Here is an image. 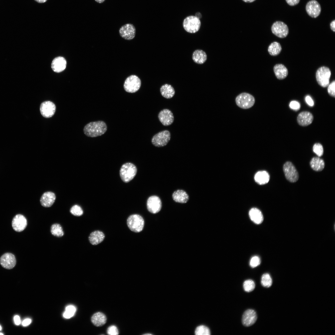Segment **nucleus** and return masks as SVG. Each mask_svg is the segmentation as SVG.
<instances>
[{"instance_id":"423d86ee","label":"nucleus","mask_w":335,"mask_h":335,"mask_svg":"<svg viewBox=\"0 0 335 335\" xmlns=\"http://www.w3.org/2000/svg\"><path fill=\"white\" fill-rule=\"evenodd\" d=\"M201 24L199 19L193 16H189L185 18L183 23V27L185 30L191 33H195L198 31L200 28Z\"/></svg>"},{"instance_id":"09e8293b","label":"nucleus","mask_w":335,"mask_h":335,"mask_svg":"<svg viewBox=\"0 0 335 335\" xmlns=\"http://www.w3.org/2000/svg\"><path fill=\"white\" fill-rule=\"evenodd\" d=\"M195 16L199 19L202 17V15L200 12H197L195 14Z\"/></svg>"},{"instance_id":"ddd939ff","label":"nucleus","mask_w":335,"mask_h":335,"mask_svg":"<svg viewBox=\"0 0 335 335\" xmlns=\"http://www.w3.org/2000/svg\"><path fill=\"white\" fill-rule=\"evenodd\" d=\"M306 10L310 16L316 18L320 15L321 9L320 5L317 1L311 0L307 3Z\"/></svg>"},{"instance_id":"6ab92c4d","label":"nucleus","mask_w":335,"mask_h":335,"mask_svg":"<svg viewBox=\"0 0 335 335\" xmlns=\"http://www.w3.org/2000/svg\"><path fill=\"white\" fill-rule=\"evenodd\" d=\"M313 116L309 112L304 111L300 113L297 118L298 124L302 126H307L311 124L313 120Z\"/></svg>"},{"instance_id":"c03bdc74","label":"nucleus","mask_w":335,"mask_h":335,"mask_svg":"<svg viewBox=\"0 0 335 335\" xmlns=\"http://www.w3.org/2000/svg\"><path fill=\"white\" fill-rule=\"evenodd\" d=\"M287 3L290 6H294L297 4L300 0H285Z\"/></svg>"},{"instance_id":"0eeeda50","label":"nucleus","mask_w":335,"mask_h":335,"mask_svg":"<svg viewBox=\"0 0 335 335\" xmlns=\"http://www.w3.org/2000/svg\"><path fill=\"white\" fill-rule=\"evenodd\" d=\"M171 139V133L168 130L160 131L154 135L151 139L153 145L157 147L166 145Z\"/></svg>"},{"instance_id":"dca6fc26","label":"nucleus","mask_w":335,"mask_h":335,"mask_svg":"<svg viewBox=\"0 0 335 335\" xmlns=\"http://www.w3.org/2000/svg\"><path fill=\"white\" fill-rule=\"evenodd\" d=\"M27 225V220L22 215H16L12 220V227L13 229L16 231L20 232L23 231Z\"/></svg>"},{"instance_id":"7c9ffc66","label":"nucleus","mask_w":335,"mask_h":335,"mask_svg":"<svg viewBox=\"0 0 335 335\" xmlns=\"http://www.w3.org/2000/svg\"><path fill=\"white\" fill-rule=\"evenodd\" d=\"M282 50V47L279 43L277 42H274L271 43L269 46L268 49V51L270 54L272 56H276L278 55Z\"/></svg>"},{"instance_id":"f3484780","label":"nucleus","mask_w":335,"mask_h":335,"mask_svg":"<svg viewBox=\"0 0 335 335\" xmlns=\"http://www.w3.org/2000/svg\"><path fill=\"white\" fill-rule=\"evenodd\" d=\"M16 263L15 256L11 253H5L1 257L0 259L1 265L7 269H12L15 266Z\"/></svg>"},{"instance_id":"4468645a","label":"nucleus","mask_w":335,"mask_h":335,"mask_svg":"<svg viewBox=\"0 0 335 335\" xmlns=\"http://www.w3.org/2000/svg\"><path fill=\"white\" fill-rule=\"evenodd\" d=\"M119 33L124 39L131 40L133 39L136 34V29L131 24H127L122 26L119 29Z\"/></svg>"},{"instance_id":"aec40b11","label":"nucleus","mask_w":335,"mask_h":335,"mask_svg":"<svg viewBox=\"0 0 335 335\" xmlns=\"http://www.w3.org/2000/svg\"><path fill=\"white\" fill-rule=\"evenodd\" d=\"M66 61L62 57H58L55 58L52 61L51 67L52 69L55 72L59 73L63 71L65 68Z\"/></svg>"},{"instance_id":"79ce46f5","label":"nucleus","mask_w":335,"mask_h":335,"mask_svg":"<svg viewBox=\"0 0 335 335\" xmlns=\"http://www.w3.org/2000/svg\"><path fill=\"white\" fill-rule=\"evenodd\" d=\"M289 106L291 109L295 111H297L300 108V104L297 101L293 100L290 103Z\"/></svg>"},{"instance_id":"37998d69","label":"nucleus","mask_w":335,"mask_h":335,"mask_svg":"<svg viewBox=\"0 0 335 335\" xmlns=\"http://www.w3.org/2000/svg\"><path fill=\"white\" fill-rule=\"evenodd\" d=\"M305 100L306 102L309 106H314V101L310 96L309 95L306 96L305 97Z\"/></svg>"},{"instance_id":"ea45409f","label":"nucleus","mask_w":335,"mask_h":335,"mask_svg":"<svg viewBox=\"0 0 335 335\" xmlns=\"http://www.w3.org/2000/svg\"><path fill=\"white\" fill-rule=\"evenodd\" d=\"M107 333L109 335H117L119 334L118 329L114 325L109 326L107 329Z\"/></svg>"},{"instance_id":"58836bf2","label":"nucleus","mask_w":335,"mask_h":335,"mask_svg":"<svg viewBox=\"0 0 335 335\" xmlns=\"http://www.w3.org/2000/svg\"><path fill=\"white\" fill-rule=\"evenodd\" d=\"M261 263L260 257L257 256H254L250 259L249 262L250 266L252 268H254L259 266Z\"/></svg>"},{"instance_id":"6e6552de","label":"nucleus","mask_w":335,"mask_h":335,"mask_svg":"<svg viewBox=\"0 0 335 335\" xmlns=\"http://www.w3.org/2000/svg\"><path fill=\"white\" fill-rule=\"evenodd\" d=\"M141 85V81L139 78L135 75H131L125 80L123 87L125 90L129 93H133L137 91Z\"/></svg>"},{"instance_id":"cd10ccee","label":"nucleus","mask_w":335,"mask_h":335,"mask_svg":"<svg viewBox=\"0 0 335 335\" xmlns=\"http://www.w3.org/2000/svg\"><path fill=\"white\" fill-rule=\"evenodd\" d=\"M270 178L269 173L265 171L258 172L254 176V179L256 182L261 185L267 183Z\"/></svg>"},{"instance_id":"f03ea898","label":"nucleus","mask_w":335,"mask_h":335,"mask_svg":"<svg viewBox=\"0 0 335 335\" xmlns=\"http://www.w3.org/2000/svg\"><path fill=\"white\" fill-rule=\"evenodd\" d=\"M136 172V166L131 163H127L122 166L120 170V175L122 180L127 183L134 178Z\"/></svg>"},{"instance_id":"b1692460","label":"nucleus","mask_w":335,"mask_h":335,"mask_svg":"<svg viewBox=\"0 0 335 335\" xmlns=\"http://www.w3.org/2000/svg\"><path fill=\"white\" fill-rule=\"evenodd\" d=\"M249 215L251 220L255 223L259 224L263 220V217L261 212L256 208H252L249 211Z\"/></svg>"},{"instance_id":"5701e85b","label":"nucleus","mask_w":335,"mask_h":335,"mask_svg":"<svg viewBox=\"0 0 335 335\" xmlns=\"http://www.w3.org/2000/svg\"><path fill=\"white\" fill-rule=\"evenodd\" d=\"M172 198L175 202L181 203H185L189 199L188 194L182 190H178L175 191L172 194Z\"/></svg>"},{"instance_id":"f8f14e48","label":"nucleus","mask_w":335,"mask_h":335,"mask_svg":"<svg viewBox=\"0 0 335 335\" xmlns=\"http://www.w3.org/2000/svg\"><path fill=\"white\" fill-rule=\"evenodd\" d=\"M148 210L152 213H156L160 211L162 208V202L160 198L155 195L150 197L147 202Z\"/></svg>"},{"instance_id":"9d476101","label":"nucleus","mask_w":335,"mask_h":335,"mask_svg":"<svg viewBox=\"0 0 335 335\" xmlns=\"http://www.w3.org/2000/svg\"><path fill=\"white\" fill-rule=\"evenodd\" d=\"M272 33L276 36L281 38L286 37L288 35L289 30L287 25L284 22L276 21L271 27Z\"/></svg>"},{"instance_id":"de8ad7c7","label":"nucleus","mask_w":335,"mask_h":335,"mask_svg":"<svg viewBox=\"0 0 335 335\" xmlns=\"http://www.w3.org/2000/svg\"><path fill=\"white\" fill-rule=\"evenodd\" d=\"M330 27L331 29L335 32V20L332 21L330 24Z\"/></svg>"},{"instance_id":"20e7f679","label":"nucleus","mask_w":335,"mask_h":335,"mask_svg":"<svg viewBox=\"0 0 335 335\" xmlns=\"http://www.w3.org/2000/svg\"><path fill=\"white\" fill-rule=\"evenodd\" d=\"M331 72L329 69L326 66H322L317 70L316 78L318 84L323 87H327L329 83Z\"/></svg>"},{"instance_id":"4be33fe9","label":"nucleus","mask_w":335,"mask_h":335,"mask_svg":"<svg viewBox=\"0 0 335 335\" xmlns=\"http://www.w3.org/2000/svg\"><path fill=\"white\" fill-rule=\"evenodd\" d=\"M91 321L93 324L96 327H100L104 325L107 321V317L103 313L98 312L94 313L91 317Z\"/></svg>"},{"instance_id":"2f4dec72","label":"nucleus","mask_w":335,"mask_h":335,"mask_svg":"<svg viewBox=\"0 0 335 335\" xmlns=\"http://www.w3.org/2000/svg\"><path fill=\"white\" fill-rule=\"evenodd\" d=\"M51 232L53 235L58 237L62 236L64 234L61 226L57 223L53 224L51 226Z\"/></svg>"},{"instance_id":"9b49d317","label":"nucleus","mask_w":335,"mask_h":335,"mask_svg":"<svg viewBox=\"0 0 335 335\" xmlns=\"http://www.w3.org/2000/svg\"><path fill=\"white\" fill-rule=\"evenodd\" d=\"M56 110L55 104L50 101L43 102L40 105V110L42 116L48 118L52 117L55 114Z\"/></svg>"},{"instance_id":"c9c22d12","label":"nucleus","mask_w":335,"mask_h":335,"mask_svg":"<svg viewBox=\"0 0 335 335\" xmlns=\"http://www.w3.org/2000/svg\"><path fill=\"white\" fill-rule=\"evenodd\" d=\"M75 311L76 308L74 306H68L66 307L65 311L64 312L63 316L65 318H70L74 315Z\"/></svg>"},{"instance_id":"3c124183","label":"nucleus","mask_w":335,"mask_h":335,"mask_svg":"<svg viewBox=\"0 0 335 335\" xmlns=\"http://www.w3.org/2000/svg\"><path fill=\"white\" fill-rule=\"evenodd\" d=\"M244 2H253L255 0H243Z\"/></svg>"},{"instance_id":"412c9836","label":"nucleus","mask_w":335,"mask_h":335,"mask_svg":"<svg viewBox=\"0 0 335 335\" xmlns=\"http://www.w3.org/2000/svg\"><path fill=\"white\" fill-rule=\"evenodd\" d=\"M56 199V196L54 193L51 192H47L42 196L40 201L41 205L45 207H49L54 203Z\"/></svg>"},{"instance_id":"4c0bfd02","label":"nucleus","mask_w":335,"mask_h":335,"mask_svg":"<svg viewBox=\"0 0 335 335\" xmlns=\"http://www.w3.org/2000/svg\"><path fill=\"white\" fill-rule=\"evenodd\" d=\"M313 152L319 157L321 156L323 154L324 149L321 144L319 143H315L313 147Z\"/></svg>"},{"instance_id":"8fccbe9b","label":"nucleus","mask_w":335,"mask_h":335,"mask_svg":"<svg viewBox=\"0 0 335 335\" xmlns=\"http://www.w3.org/2000/svg\"><path fill=\"white\" fill-rule=\"evenodd\" d=\"M47 0H35L38 3H44L46 2Z\"/></svg>"},{"instance_id":"f704fd0d","label":"nucleus","mask_w":335,"mask_h":335,"mask_svg":"<svg viewBox=\"0 0 335 335\" xmlns=\"http://www.w3.org/2000/svg\"><path fill=\"white\" fill-rule=\"evenodd\" d=\"M255 285L253 281L248 279L245 281L243 284V288L246 292H250L252 291L255 288Z\"/></svg>"},{"instance_id":"1a4fd4ad","label":"nucleus","mask_w":335,"mask_h":335,"mask_svg":"<svg viewBox=\"0 0 335 335\" xmlns=\"http://www.w3.org/2000/svg\"><path fill=\"white\" fill-rule=\"evenodd\" d=\"M284 172L286 179L291 182H296L299 178L298 172L295 166L290 162L287 161L284 165Z\"/></svg>"},{"instance_id":"f257e3e1","label":"nucleus","mask_w":335,"mask_h":335,"mask_svg":"<svg viewBox=\"0 0 335 335\" xmlns=\"http://www.w3.org/2000/svg\"><path fill=\"white\" fill-rule=\"evenodd\" d=\"M107 130V126L103 121H98L90 122L86 124L83 129L84 134L87 136L94 137L104 134Z\"/></svg>"},{"instance_id":"a211bd4d","label":"nucleus","mask_w":335,"mask_h":335,"mask_svg":"<svg viewBox=\"0 0 335 335\" xmlns=\"http://www.w3.org/2000/svg\"><path fill=\"white\" fill-rule=\"evenodd\" d=\"M257 316L256 312L252 309H248L243 313L242 317L243 325L249 327L253 325L257 320Z\"/></svg>"},{"instance_id":"5fc2aeb1","label":"nucleus","mask_w":335,"mask_h":335,"mask_svg":"<svg viewBox=\"0 0 335 335\" xmlns=\"http://www.w3.org/2000/svg\"><path fill=\"white\" fill-rule=\"evenodd\" d=\"M2 329V328L1 325H0V330H1Z\"/></svg>"},{"instance_id":"7ed1b4c3","label":"nucleus","mask_w":335,"mask_h":335,"mask_svg":"<svg viewBox=\"0 0 335 335\" xmlns=\"http://www.w3.org/2000/svg\"><path fill=\"white\" fill-rule=\"evenodd\" d=\"M127 224L129 229L132 231L138 233L143 229L144 221L140 215L134 214L130 215L127 220Z\"/></svg>"},{"instance_id":"2eb2a0df","label":"nucleus","mask_w":335,"mask_h":335,"mask_svg":"<svg viewBox=\"0 0 335 335\" xmlns=\"http://www.w3.org/2000/svg\"><path fill=\"white\" fill-rule=\"evenodd\" d=\"M158 117L160 122L164 126L171 125L174 120L172 113L168 109H164L161 110L158 114Z\"/></svg>"},{"instance_id":"bb28decb","label":"nucleus","mask_w":335,"mask_h":335,"mask_svg":"<svg viewBox=\"0 0 335 335\" xmlns=\"http://www.w3.org/2000/svg\"><path fill=\"white\" fill-rule=\"evenodd\" d=\"M160 92L162 96L167 99L172 98L175 94V91L172 86L167 84H164L161 87Z\"/></svg>"},{"instance_id":"a18cd8bd","label":"nucleus","mask_w":335,"mask_h":335,"mask_svg":"<svg viewBox=\"0 0 335 335\" xmlns=\"http://www.w3.org/2000/svg\"><path fill=\"white\" fill-rule=\"evenodd\" d=\"M31 322V320L30 319H26L23 321L22 325L24 326H27L29 325Z\"/></svg>"},{"instance_id":"a878e982","label":"nucleus","mask_w":335,"mask_h":335,"mask_svg":"<svg viewBox=\"0 0 335 335\" xmlns=\"http://www.w3.org/2000/svg\"><path fill=\"white\" fill-rule=\"evenodd\" d=\"M105 237V235L102 232L96 230L91 233L89 237V240L92 244L96 245L101 243Z\"/></svg>"},{"instance_id":"c85d7f7f","label":"nucleus","mask_w":335,"mask_h":335,"mask_svg":"<svg viewBox=\"0 0 335 335\" xmlns=\"http://www.w3.org/2000/svg\"><path fill=\"white\" fill-rule=\"evenodd\" d=\"M192 59L195 63L201 64L204 63L207 60V56L206 53L201 50H197L193 53Z\"/></svg>"},{"instance_id":"393cba45","label":"nucleus","mask_w":335,"mask_h":335,"mask_svg":"<svg viewBox=\"0 0 335 335\" xmlns=\"http://www.w3.org/2000/svg\"><path fill=\"white\" fill-rule=\"evenodd\" d=\"M273 70L275 75L279 79H284L288 75V70L286 67L283 64L275 65L274 67Z\"/></svg>"},{"instance_id":"473e14b6","label":"nucleus","mask_w":335,"mask_h":335,"mask_svg":"<svg viewBox=\"0 0 335 335\" xmlns=\"http://www.w3.org/2000/svg\"><path fill=\"white\" fill-rule=\"evenodd\" d=\"M261 284L265 287H270L272 284V279L268 273H265L262 275L261 278Z\"/></svg>"},{"instance_id":"c756f323","label":"nucleus","mask_w":335,"mask_h":335,"mask_svg":"<svg viewBox=\"0 0 335 335\" xmlns=\"http://www.w3.org/2000/svg\"><path fill=\"white\" fill-rule=\"evenodd\" d=\"M311 168L315 171H321L324 168L325 163L324 160L318 157L313 158L310 162Z\"/></svg>"},{"instance_id":"603ef678","label":"nucleus","mask_w":335,"mask_h":335,"mask_svg":"<svg viewBox=\"0 0 335 335\" xmlns=\"http://www.w3.org/2000/svg\"><path fill=\"white\" fill-rule=\"evenodd\" d=\"M96 2L99 3H102L105 0H95Z\"/></svg>"},{"instance_id":"49530a36","label":"nucleus","mask_w":335,"mask_h":335,"mask_svg":"<svg viewBox=\"0 0 335 335\" xmlns=\"http://www.w3.org/2000/svg\"><path fill=\"white\" fill-rule=\"evenodd\" d=\"M14 320L16 325H18L20 324V319L19 316L18 315L15 316L14 317Z\"/></svg>"},{"instance_id":"72a5a7b5","label":"nucleus","mask_w":335,"mask_h":335,"mask_svg":"<svg viewBox=\"0 0 335 335\" xmlns=\"http://www.w3.org/2000/svg\"><path fill=\"white\" fill-rule=\"evenodd\" d=\"M195 334L196 335H210L211 333L210 329L208 327L202 325L196 328Z\"/></svg>"},{"instance_id":"e433bc0d","label":"nucleus","mask_w":335,"mask_h":335,"mask_svg":"<svg viewBox=\"0 0 335 335\" xmlns=\"http://www.w3.org/2000/svg\"><path fill=\"white\" fill-rule=\"evenodd\" d=\"M70 212L73 215L76 216H81L83 213V211L81 208L77 205H74L71 208Z\"/></svg>"},{"instance_id":"a19ab883","label":"nucleus","mask_w":335,"mask_h":335,"mask_svg":"<svg viewBox=\"0 0 335 335\" xmlns=\"http://www.w3.org/2000/svg\"><path fill=\"white\" fill-rule=\"evenodd\" d=\"M327 91L328 94L331 96L334 97L335 96V81L332 82L328 85Z\"/></svg>"},{"instance_id":"864d4df0","label":"nucleus","mask_w":335,"mask_h":335,"mask_svg":"<svg viewBox=\"0 0 335 335\" xmlns=\"http://www.w3.org/2000/svg\"><path fill=\"white\" fill-rule=\"evenodd\" d=\"M143 335H152V334H151V333H145V334H144Z\"/></svg>"},{"instance_id":"39448f33","label":"nucleus","mask_w":335,"mask_h":335,"mask_svg":"<svg viewBox=\"0 0 335 335\" xmlns=\"http://www.w3.org/2000/svg\"><path fill=\"white\" fill-rule=\"evenodd\" d=\"M235 102L239 107L246 109L252 107L254 105L255 99L252 95L247 93L243 92L236 97Z\"/></svg>"},{"instance_id":"6e6d98bb","label":"nucleus","mask_w":335,"mask_h":335,"mask_svg":"<svg viewBox=\"0 0 335 335\" xmlns=\"http://www.w3.org/2000/svg\"><path fill=\"white\" fill-rule=\"evenodd\" d=\"M3 334L2 333H0V335H3Z\"/></svg>"}]
</instances>
